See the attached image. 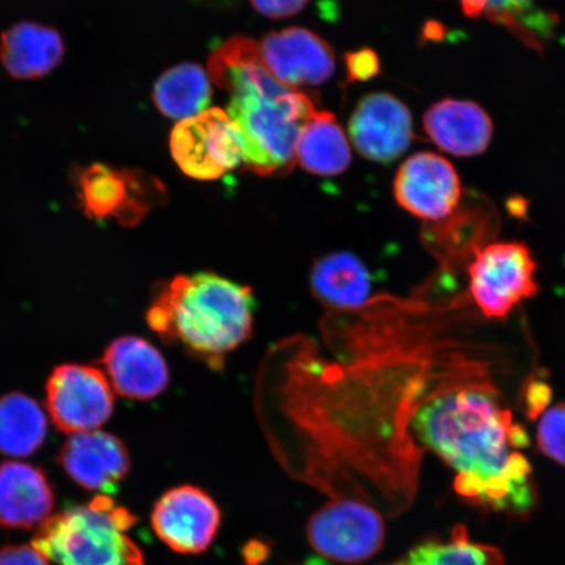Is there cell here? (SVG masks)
<instances>
[{"label": "cell", "instance_id": "obj_1", "mask_svg": "<svg viewBox=\"0 0 565 565\" xmlns=\"http://www.w3.org/2000/svg\"><path fill=\"white\" fill-rule=\"evenodd\" d=\"M447 303L383 310L345 331L344 364L296 366V468L322 489L394 508L413 504L424 450L409 424L451 381L492 372V352Z\"/></svg>", "mask_w": 565, "mask_h": 565}, {"label": "cell", "instance_id": "obj_2", "mask_svg": "<svg viewBox=\"0 0 565 565\" xmlns=\"http://www.w3.org/2000/svg\"><path fill=\"white\" fill-rule=\"evenodd\" d=\"M413 439L456 471V491L471 503L527 513L535 503L526 430L493 374L451 381L429 394L409 424Z\"/></svg>", "mask_w": 565, "mask_h": 565}, {"label": "cell", "instance_id": "obj_3", "mask_svg": "<svg viewBox=\"0 0 565 565\" xmlns=\"http://www.w3.org/2000/svg\"><path fill=\"white\" fill-rule=\"evenodd\" d=\"M212 83L228 92L227 115L242 134L244 171L281 177L296 166V148L317 108L299 89L285 86L260 58L258 42L235 35L210 55Z\"/></svg>", "mask_w": 565, "mask_h": 565}, {"label": "cell", "instance_id": "obj_4", "mask_svg": "<svg viewBox=\"0 0 565 565\" xmlns=\"http://www.w3.org/2000/svg\"><path fill=\"white\" fill-rule=\"evenodd\" d=\"M253 289L211 271L177 275L160 288L147 322L162 341L221 371L253 334Z\"/></svg>", "mask_w": 565, "mask_h": 565}, {"label": "cell", "instance_id": "obj_5", "mask_svg": "<svg viewBox=\"0 0 565 565\" xmlns=\"http://www.w3.org/2000/svg\"><path fill=\"white\" fill-rule=\"evenodd\" d=\"M136 522L108 494H98L88 505L51 515L32 546L58 565H145L143 554L126 535Z\"/></svg>", "mask_w": 565, "mask_h": 565}, {"label": "cell", "instance_id": "obj_6", "mask_svg": "<svg viewBox=\"0 0 565 565\" xmlns=\"http://www.w3.org/2000/svg\"><path fill=\"white\" fill-rule=\"evenodd\" d=\"M84 215L92 221H115L136 227L167 200L162 182L139 168H116L104 162L76 167L70 177Z\"/></svg>", "mask_w": 565, "mask_h": 565}, {"label": "cell", "instance_id": "obj_7", "mask_svg": "<svg viewBox=\"0 0 565 565\" xmlns=\"http://www.w3.org/2000/svg\"><path fill=\"white\" fill-rule=\"evenodd\" d=\"M535 274V260L524 243L476 247L468 266L471 302L487 320H504L519 303L540 292Z\"/></svg>", "mask_w": 565, "mask_h": 565}, {"label": "cell", "instance_id": "obj_8", "mask_svg": "<svg viewBox=\"0 0 565 565\" xmlns=\"http://www.w3.org/2000/svg\"><path fill=\"white\" fill-rule=\"evenodd\" d=\"M307 539L315 553L338 564H362L384 546L381 512L362 501L333 499L312 514Z\"/></svg>", "mask_w": 565, "mask_h": 565}, {"label": "cell", "instance_id": "obj_9", "mask_svg": "<svg viewBox=\"0 0 565 565\" xmlns=\"http://www.w3.org/2000/svg\"><path fill=\"white\" fill-rule=\"evenodd\" d=\"M169 146L175 164L195 180H217L243 166L242 134L221 108H210L177 124Z\"/></svg>", "mask_w": 565, "mask_h": 565}, {"label": "cell", "instance_id": "obj_10", "mask_svg": "<svg viewBox=\"0 0 565 565\" xmlns=\"http://www.w3.org/2000/svg\"><path fill=\"white\" fill-rule=\"evenodd\" d=\"M46 405L54 426L75 435L90 433L108 422L115 397L103 371L67 364L55 369L49 379Z\"/></svg>", "mask_w": 565, "mask_h": 565}, {"label": "cell", "instance_id": "obj_11", "mask_svg": "<svg viewBox=\"0 0 565 565\" xmlns=\"http://www.w3.org/2000/svg\"><path fill=\"white\" fill-rule=\"evenodd\" d=\"M151 525L158 539L174 553L200 555L216 539L222 511L206 491L183 484L167 491L157 501Z\"/></svg>", "mask_w": 565, "mask_h": 565}, {"label": "cell", "instance_id": "obj_12", "mask_svg": "<svg viewBox=\"0 0 565 565\" xmlns=\"http://www.w3.org/2000/svg\"><path fill=\"white\" fill-rule=\"evenodd\" d=\"M461 195L455 167L433 152H419L407 159L394 181L395 201L426 222H440L454 214Z\"/></svg>", "mask_w": 565, "mask_h": 565}, {"label": "cell", "instance_id": "obj_13", "mask_svg": "<svg viewBox=\"0 0 565 565\" xmlns=\"http://www.w3.org/2000/svg\"><path fill=\"white\" fill-rule=\"evenodd\" d=\"M259 53L275 79L299 90L321 86L335 70L333 49L306 28L294 26L266 34Z\"/></svg>", "mask_w": 565, "mask_h": 565}, {"label": "cell", "instance_id": "obj_14", "mask_svg": "<svg viewBox=\"0 0 565 565\" xmlns=\"http://www.w3.org/2000/svg\"><path fill=\"white\" fill-rule=\"evenodd\" d=\"M349 131L353 146L364 158L391 162L412 145V113L391 94H372L358 104Z\"/></svg>", "mask_w": 565, "mask_h": 565}, {"label": "cell", "instance_id": "obj_15", "mask_svg": "<svg viewBox=\"0 0 565 565\" xmlns=\"http://www.w3.org/2000/svg\"><path fill=\"white\" fill-rule=\"evenodd\" d=\"M58 462L76 484L100 492L115 491L131 466L125 444L102 430L71 435L63 444Z\"/></svg>", "mask_w": 565, "mask_h": 565}, {"label": "cell", "instance_id": "obj_16", "mask_svg": "<svg viewBox=\"0 0 565 565\" xmlns=\"http://www.w3.org/2000/svg\"><path fill=\"white\" fill-rule=\"evenodd\" d=\"M103 363L113 386L126 398H157L169 384V369L164 356L143 338L117 339L106 349Z\"/></svg>", "mask_w": 565, "mask_h": 565}, {"label": "cell", "instance_id": "obj_17", "mask_svg": "<svg viewBox=\"0 0 565 565\" xmlns=\"http://www.w3.org/2000/svg\"><path fill=\"white\" fill-rule=\"evenodd\" d=\"M54 491L45 472L35 466L0 463V525L33 529L51 518Z\"/></svg>", "mask_w": 565, "mask_h": 565}, {"label": "cell", "instance_id": "obj_18", "mask_svg": "<svg viewBox=\"0 0 565 565\" xmlns=\"http://www.w3.org/2000/svg\"><path fill=\"white\" fill-rule=\"evenodd\" d=\"M423 125L440 150L459 158L477 157L492 139L490 116L472 102L447 98L437 103L424 115Z\"/></svg>", "mask_w": 565, "mask_h": 565}, {"label": "cell", "instance_id": "obj_19", "mask_svg": "<svg viewBox=\"0 0 565 565\" xmlns=\"http://www.w3.org/2000/svg\"><path fill=\"white\" fill-rule=\"evenodd\" d=\"M65 41L52 26L21 21L0 38V63L18 81L41 79L61 65Z\"/></svg>", "mask_w": 565, "mask_h": 565}, {"label": "cell", "instance_id": "obj_20", "mask_svg": "<svg viewBox=\"0 0 565 565\" xmlns=\"http://www.w3.org/2000/svg\"><path fill=\"white\" fill-rule=\"evenodd\" d=\"M310 289L333 313L358 312L373 299L370 273L350 252H333L317 259L310 273Z\"/></svg>", "mask_w": 565, "mask_h": 565}, {"label": "cell", "instance_id": "obj_21", "mask_svg": "<svg viewBox=\"0 0 565 565\" xmlns=\"http://www.w3.org/2000/svg\"><path fill=\"white\" fill-rule=\"evenodd\" d=\"M351 159L349 140L333 113L317 110L299 138L296 164L309 173L330 177L348 171Z\"/></svg>", "mask_w": 565, "mask_h": 565}, {"label": "cell", "instance_id": "obj_22", "mask_svg": "<svg viewBox=\"0 0 565 565\" xmlns=\"http://www.w3.org/2000/svg\"><path fill=\"white\" fill-rule=\"evenodd\" d=\"M152 100L168 118H193L210 109L211 79L200 65L181 63L161 74L154 83Z\"/></svg>", "mask_w": 565, "mask_h": 565}, {"label": "cell", "instance_id": "obj_23", "mask_svg": "<svg viewBox=\"0 0 565 565\" xmlns=\"http://www.w3.org/2000/svg\"><path fill=\"white\" fill-rule=\"evenodd\" d=\"M47 422L34 399L21 393L0 398V454L28 457L45 441Z\"/></svg>", "mask_w": 565, "mask_h": 565}, {"label": "cell", "instance_id": "obj_24", "mask_svg": "<svg viewBox=\"0 0 565 565\" xmlns=\"http://www.w3.org/2000/svg\"><path fill=\"white\" fill-rule=\"evenodd\" d=\"M391 565H504V561L498 548L471 542L465 527L457 526L449 542L423 543Z\"/></svg>", "mask_w": 565, "mask_h": 565}, {"label": "cell", "instance_id": "obj_25", "mask_svg": "<svg viewBox=\"0 0 565 565\" xmlns=\"http://www.w3.org/2000/svg\"><path fill=\"white\" fill-rule=\"evenodd\" d=\"M466 15L489 18L501 24L520 28H534L536 34H547L553 30V20L536 9L539 0H457Z\"/></svg>", "mask_w": 565, "mask_h": 565}, {"label": "cell", "instance_id": "obj_26", "mask_svg": "<svg viewBox=\"0 0 565 565\" xmlns=\"http://www.w3.org/2000/svg\"><path fill=\"white\" fill-rule=\"evenodd\" d=\"M536 445L543 455L565 466V401L546 408L541 415Z\"/></svg>", "mask_w": 565, "mask_h": 565}, {"label": "cell", "instance_id": "obj_27", "mask_svg": "<svg viewBox=\"0 0 565 565\" xmlns=\"http://www.w3.org/2000/svg\"><path fill=\"white\" fill-rule=\"evenodd\" d=\"M349 67L350 82L369 81L377 75L380 70L379 56L370 49H363L345 56Z\"/></svg>", "mask_w": 565, "mask_h": 565}, {"label": "cell", "instance_id": "obj_28", "mask_svg": "<svg viewBox=\"0 0 565 565\" xmlns=\"http://www.w3.org/2000/svg\"><path fill=\"white\" fill-rule=\"evenodd\" d=\"M254 10L266 18L285 19L298 15L309 0H250Z\"/></svg>", "mask_w": 565, "mask_h": 565}, {"label": "cell", "instance_id": "obj_29", "mask_svg": "<svg viewBox=\"0 0 565 565\" xmlns=\"http://www.w3.org/2000/svg\"><path fill=\"white\" fill-rule=\"evenodd\" d=\"M0 565H51L33 546L18 545L0 548Z\"/></svg>", "mask_w": 565, "mask_h": 565}, {"label": "cell", "instance_id": "obj_30", "mask_svg": "<svg viewBox=\"0 0 565 565\" xmlns=\"http://www.w3.org/2000/svg\"><path fill=\"white\" fill-rule=\"evenodd\" d=\"M210 2H228V0H210Z\"/></svg>", "mask_w": 565, "mask_h": 565}]
</instances>
